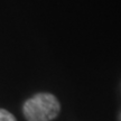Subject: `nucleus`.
Instances as JSON below:
<instances>
[{
  "instance_id": "obj_1",
  "label": "nucleus",
  "mask_w": 121,
  "mask_h": 121,
  "mask_svg": "<svg viewBox=\"0 0 121 121\" xmlns=\"http://www.w3.org/2000/svg\"><path fill=\"white\" fill-rule=\"evenodd\" d=\"M60 104L55 95L38 93L24 103L22 113L27 121H52L58 116Z\"/></svg>"
},
{
  "instance_id": "obj_2",
  "label": "nucleus",
  "mask_w": 121,
  "mask_h": 121,
  "mask_svg": "<svg viewBox=\"0 0 121 121\" xmlns=\"http://www.w3.org/2000/svg\"><path fill=\"white\" fill-rule=\"evenodd\" d=\"M0 121H17V119L9 111L4 109H0Z\"/></svg>"
}]
</instances>
